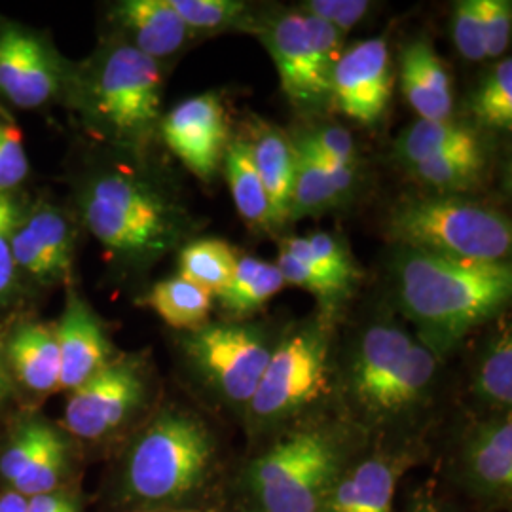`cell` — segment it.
<instances>
[{
    "mask_svg": "<svg viewBox=\"0 0 512 512\" xmlns=\"http://www.w3.org/2000/svg\"><path fill=\"white\" fill-rule=\"evenodd\" d=\"M219 471L217 433L198 414L169 406L129 440L114 497L128 512L194 511Z\"/></svg>",
    "mask_w": 512,
    "mask_h": 512,
    "instance_id": "1",
    "label": "cell"
},
{
    "mask_svg": "<svg viewBox=\"0 0 512 512\" xmlns=\"http://www.w3.org/2000/svg\"><path fill=\"white\" fill-rule=\"evenodd\" d=\"M395 277L401 310L439 361L511 302L509 262H469L401 247Z\"/></svg>",
    "mask_w": 512,
    "mask_h": 512,
    "instance_id": "2",
    "label": "cell"
},
{
    "mask_svg": "<svg viewBox=\"0 0 512 512\" xmlns=\"http://www.w3.org/2000/svg\"><path fill=\"white\" fill-rule=\"evenodd\" d=\"M366 448L368 433L351 420L296 423L241 467V512L321 511L338 478Z\"/></svg>",
    "mask_w": 512,
    "mask_h": 512,
    "instance_id": "3",
    "label": "cell"
},
{
    "mask_svg": "<svg viewBox=\"0 0 512 512\" xmlns=\"http://www.w3.org/2000/svg\"><path fill=\"white\" fill-rule=\"evenodd\" d=\"M439 359L397 321L363 330L349 353L344 391L361 429L395 425L427 403Z\"/></svg>",
    "mask_w": 512,
    "mask_h": 512,
    "instance_id": "4",
    "label": "cell"
},
{
    "mask_svg": "<svg viewBox=\"0 0 512 512\" xmlns=\"http://www.w3.org/2000/svg\"><path fill=\"white\" fill-rule=\"evenodd\" d=\"M82 217L112 255L129 262L156 260L179 245L183 211L164 192L131 173H103L82 196Z\"/></svg>",
    "mask_w": 512,
    "mask_h": 512,
    "instance_id": "5",
    "label": "cell"
},
{
    "mask_svg": "<svg viewBox=\"0 0 512 512\" xmlns=\"http://www.w3.org/2000/svg\"><path fill=\"white\" fill-rule=\"evenodd\" d=\"M332 382V325L321 315L285 334L264 368L243 418L251 437L281 433L308 420Z\"/></svg>",
    "mask_w": 512,
    "mask_h": 512,
    "instance_id": "6",
    "label": "cell"
},
{
    "mask_svg": "<svg viewBox=\"0 0 512 512\" xmlns=\"http://www.w3.org/2000/svg\"><path fill=\"white\" fill-rule=\"evenodd\" d=\"M387 236L403 249L469 262H505L512 245L511 220L454 194L401 200L387 217Z\"/></svg>",
    "mask_w": 512,
    "mask_h": 512,
    "instance_id": "7",
    "label": "cell"
},
{
    "mask_svg": "<svg viewBox=\"0 0 512 512\" xmlns=\"http://www.w3.org/2000/svg\"><path fill=\"white\" fill-rule=\"evenodd\" d=\"M162 86L156 59L116 44L97 57L88 76V116L116 143L143 147L160 122Z\"/></svg>",
    "mask_w": 512,
    "mask_h": 512,
    "instance_id": "8",
    "label": "cell"
},
{
    "mask_svg": "<svg viewBox=\"0 0 512 512\" xmlns=\"http://www.w3.org/2000/svg\"><path fill=\"white\" fill-rule=\"evenodd\" d=\"M184 359L220 403L245 412L255 395L277 340L255 323L219 321L188 330L181 340Z\"/></svg>",
    "mask_w": 512,
    "mask_h": 512,
    "instance_id": "9",
    "label": "cell"
},
{
    "mask_svg": "<svg viewBox=\"0 0 512 512\" xmlns=\"http://www.w3.org/2000/svg\"><path fill=\"white\" fill-rule=\"evenodd\" d=\"M148 393L147 359L143 355H118L69 393L63 431L86 442L110 440L143 410Z\"/></svg>",
    "mask_w": 512,
    "mask_h": 512,
    "instance_id": "10",
    "label": "cell"
},
{
    "mask_svg": "<svg viewBox=\"0 0 512 512\" xmlns=\"http://www.w3.org/2000/svg\"><path fill=\"white\" fill-rule=\"evenodd\" d=\"M454 475L478 505L486 509L511 505V414L488 416L467 427L454 459Z\"/></svg>",
    "mask_w": 512,
    "mask_h": 512,
    "instance_id": "11",
    "label": "cell"
},
{
    "mask_svg": "<svg viewBox=\"0 0 512 512\" xmlns=\"http://www.w3.org/2000/svg\"><path fill=\"white\" fill-rule=\"evenodd\" d=\"M418 461L414 444L366 448L338 478L319 512H393L397 488Z\"/></svg>",
    "mask_w": 512,
    "mask_h": 512,
    "instance_id": "12",
    "label": "cell"
},
{
    "mask_svg": "<svg viewBox=\"0 0 512 512\" xmlns=\"http://www.w3.org/2000/svg\"><path fill=\"white\" fill-rule=\"evenodd\" d=\"M391 88V59L384 37L368 38L344 50L330 76V99L361 124H376L382 118Z\"/></svg>",
    "mask_w": 512,
    "mask_h": 512,
    "instance_id": "13",
    "label": "cell"
},
{
    "mask_svg": "<svg viewBox=\"0 0 512 512\" xmlns=\"http://www.w3.org/2000/svg\"><path fill=\"white\" fill-rule=\"evenodd\" d=\"M165 145L196 177L213 179L228 147V126L219 95L202 93L179 103L160 122Z\"/></svg>",
    "mask_w": 512,
    "mask_h": 512,
    "instance_id": "14",
    "label": "cell"
},
{
    "mask_svg": "<svg viewBox=\"0 0 512 512\" xmlns=\"http://www.w3.org/2000/svg\"><path fill=\"white\" fill-rule=\"evenodd\" d=\"M272 55L283 92L298 109H317L330 101V86L319 73L302 14H281L260 29Z\"/></svg>",
    "mask_w": 512,
    "mask_h": 512,
    "instance_id": "15",
    "label": "cell"
},
{
    "mask_svg": "<svg viewBox=\"0 0 512 512\" xmlns=\"http://www.w3.org/2000/svg\"><path fill=\"white\" fill-rule=\"evenodd\" d=\"M61 73L54 54L33 33L0 29V93L21 109H37L54 97Z\"/></svg>",
    "mask_w": 512,
    "mask_h": 512,
    "instance_id": "16",
    "label": "cell"
},
{
    "mask_svg": "<svg viewBox=\"0 0 512 512\" xmlns=\"http://www.w3.org/2000/svg\"><path fill=\"white\" fill-rule=\"evenodd\" d=\"M54 330L61 363L59 391L71 393L116 357L105 325L76 293L69 294Z\"/></svg>",
    "mask_w": 512,
    "mask_h": 512,
    "instance_id": "17",
    "label": "cell"
},
{
    "mask_svg": "<svg viewBox=\"0 0 512 512\" xmlns=\"http://www.w3.org/2000/svg\"><path fill=\"white\" fill-rule=\"evenodd\" d=\"M12 255L19 272L42 283L69 274L73 264V230L54 207H40L21 217L12 236Z\"/></svg>",
    "mask_w": 512,
    "mask_h": 512,
    "instance_id": "18",
    "label": "cell"
},
{
    "mask_svg": "<svg viewBox=\"0 0 512 512\" xmlns=\"http://www.w3.org/2000/svg\"><path fill=\"white\" fill-rule=\"evenodd\" d=\"M2 359L14 384L18 382L37 395L59 391L61 363L52 327L38 323L21 325L10 334Z\"/></svg>",
    "mask_w": 512,
    "mask_h": 512,
    "instance_id": "19",
    "label": "cell"
},
{
    "mask_svg": "<svg viewBox=\"0 0 512 512\" xmlns=\"http://www.w3.org/2000/svg\"><path fill=\"white\" fill-rule=\"evenodd\" d=\"M71 446V437L42 416H27L12 429L0 450V484L18 490L50 459Z\"/></svg>",
    "mask_w": 512,
    "mask_h": 512,
    "instance_id": "20",
    "label": "cell"
},
{
    "mask_svg": "<svg viewBox=\"0 0 512 512\" xmlns=\"http://www.w3.org/2000/svg\"><path fill=\"white\" fill-rule=\"evenodd\" d=\"M293 148L296 164L287 220L321 215L348 202L357 186V165L329 169L304 148Z\"/></svg>",
    "mask_w": 512,
    "mask_h": 512,
    "instance_id": "21",
    "label": "cell"
},
{
    "mask_svg": "<svg viewBox=\"0 0 512 512\" xmlns=\"http://www.w3.org/2000/svg\"><path fill=\"white\" fill-rule=\"evenodd\" d=\"M401 84L406 101L420 114V120L452 118L450 74L427 40L406 46L401 59Z\"/></svg>",
    "mask_w": 512,
    "mask_h": 512,
    "instance_id": "22",
    "label": "cell"
},
{
    "mask_svg": "<svg viewBox=\"0 0 512 512\" xmlns=\"http://www.w3.org/2000/svg\"><path fill=\"white\" fill-rule=\"evenodd\" d=\"M114 16L128 31L131 46L156 61L179 52L192 35L169 0H126Z\"/></svg>",
    "mask_w": 512,
    "mask_h": 512,
    "instance_id": "23",
    "label": "cell"
},
{
    "mask_svg": "<svg viewBox=\"0 0 512 512\" xmlns=\"http://www.w3.org/2000/svg\"><path fill=\"white\" fill-rule=\"evenodd\" d=\"M256 171L266 188L272 226H281L289 217L291 192L294 183V148L277 128L258 124L253 139L249 141Z\"/></svg>",
    "mask_w": 512,
    "mask_h": 512,
    "instance_id": "24",
    "label": "cell"
},
{
    "mask_svg": "<svg viewBox=\"0 0 512 512\" xmlns=\"http://www.w3.org/2000/svg\"><path fill=\"white\" fill-rule=\"evenodd\" d=\"M471 393L490 416L511 414L512 334L511 325H501L488 338L476 359Z\"/></svg>",
    "mask_w": 512,
    "mask_h": 512,
    "instance_id": "25",
    "label": "cell"
},
{
    "mask_svg": "<svg viewBox=\"0 0 512 512\" xmlns=\"http://www.w3.org/2000/svg\"><path fill=\"white\" fill-rule=\"evenodd\" d=\"M222 165L241 219L256 228L272 226L270 200L256 171L249 141L239 137L228 141Z\"/></svg>",
    "mask_w": 512,
    "mask_h": 512,
    "instance_id": "26",
    "label": "cell"
},
{
    "mask_svg": "<svg viewBox=\"0 0 512 512\" xmlns=\"http://www.w3.org/2000/svg\"><path fill=\"white\" fill-rule=\"evenodd\" d=\"M285 287V279L277 264L255 256H239L230 283L219 296L220 306L236 319L266 306Z\"/></svg>",
    "mask_w": 512,
    "mask_h": 512,
    "instance_id": "27",
    "label": "cell"
},
{
    "mask_svg": "<svg viewBox=\"0 0 512 512\" xmlns=\"http://www.w3.org/2000/svg\"><path fill=\"white\" fill-rule=\"evenodd\" d=\"M147 304L169 327L188 332L207 323L213 294L177 275L156 283L148 293Z\"/></svg>",
    "mask_w": 512,
    "mask_h": 512,
    "instance_id": "28",
    "label": "cell"
},
{
    "mask_svg": "<svg viewBox=\"0 0 512 512\" xmlns=\"http://www.w3.org/2000/svg\"><path fill=\"white\" fill-rule=\"evenodd\" d=\"M473 129L450 120H418L397 141V152L408 165L420 164L458 148L478 145Z\"/></svg>",
    "mask_w": 512,
    "mask_h": 512,
    "instance_id": "29",
    "label": "cell"
},
{
    "mask_svg": "<svg viewBox=\"0 0 512 512\" xmlns=\"http://www.w3.org/2000/svg\"><path fill=\"white\" fill-rule=\"evenodd\" d=\"M239 256L222 239H198L186 245L179 255V277L220 294L230 283Z\"/></svg>",
    "mask_w": 512,
    "mask_h": 512,
    "instance_id": "30",
    "label": "cell"
},
{
    "mask_svg": "<svg viewBox=\"0 0 512 512\" xmlns=\"http://www.w3.org/2000/svg\"><path fill=\"white\" fill-rule=\"evenodd\" d=\"M484 150L482 145L458 148L437 158L410 165L412 175L425 184L435 188L439 194H454L473 188L482 179L484 173Z\"/></svg>",
    "mask_w": 512,
    "mask_h": 512,
    "instance_id": "31",
    "label": "cell"
},
{
    "mask_svg": "<svg viewBox=\"0 0 512 512\" xmlns=\"http://www.w3.org/2000/svg\"><path fill=\"white\" fill-rule=\"evenodd\" d=\"M281 251L300 258L319 274L329 277L349 293L351 285L357 281L359 270L349 256L348 249L340 239L327 232H315L308 238H289L281 243Z\"/></svg>",
    "mask_w": 512,
    "mask_h": 512,
    "instance_id": "32",
    "label": "cell"
},
{
    "mask_svg": "<svg viewBox=\"0 0 512 512\" xmlns=\"http://www.w3.org/2000/svg\"><path fill=\"white\" fill-rule=\"evenodd\" d=\"M476 118L488 128L511 129L512 59L503 57L488 74L473 99Z\"/></svg>",
    "mask_w": 512,
    "mask_h": 512,
    "instance_id": "33",
    "label": "cell"
},
{
    "mask_svg": "<svg viewBox=\"0 0 512 512\" xmlns=\"http://www.w3.org/2000/svg\"><path fill=\"white\" fill-rule=\"evenodd\" d=\"M169 4L190 31H217L238 25L249 10L239 0H169Z\"/></svg>",
    "mask_w": 512,
    "mask_h": 512,
    "instance_id": "34",
    "label": "cell"
},
{
    "mask_svg": "<svg viewBox=\"0 0 512 512\" xmlns=\"http://www.w3.org/2000/svg\"><path fill=\"white\" fill-rule=\"evenodd\" d=\"M277 268L285 279V285L289 283L294 287H300V289H304V291H308V293L319 298V302L325 308V317H329L330 311L334 310L340 304V300L348 294L340 285L330 281L329 277L319 274L317 270L310 268L306 262H302L300 258L289 255L285 251L279 253Z\"/></svg>",
    "mask_w": 512,
    "mask_h": 512,
    "instance_id": "35",
    "label": "cell"
},
{
    "mask_svg": "<svg viewBox=\"0 0 512 512\" xmlns=\"http://www.w3.org/2000/svg\"><path fill=\"white\" fill-rule=\"evenodd\" d=\"M298 147L310 152L311 156L319 164L334 169V167H346L355 165V141L348 129L340 126H325L315 129L308 135H304L298 143Z\"/></svg>",
    "mask_w": 512,
    "mask_h": 512,
    "instance_id": "36",
    "label": "cell"
},
{
    "mask_svg": "<svg viewBox=\"0 0 512 512\" xmlns=\"http://www.w3.org/2000/svg\"><path fill=\"white\" fill-rule=\"evenodd\" d=\"M29 175V162L18 124L0 114V194H10Z\"/></svg>",
    "mask_w": 512,
    "mask_h": 512,
    "instance_id": "37",
    "label": "cell"
},
{
    "mask_svg": "<svg viewBox=\"0 0 512 512\" xmlns=\"http://www.w3.org/2000/svg\"><path fill=\"white\" fill-rule=\"evenodd\" d=\"M452 38L459 54L469 61L486 59L484 33L480 21L478 0H461L454 8Z\"/></svg>",
    "mask_w": 512,
    "mask_h": 512,
    "instance_id": "38",
    "label": "cell"
},
{
    "mask_svg": "<svg viewBox=\"0 0 512 512\" xmlns=\"http://www.w3.org/2000/svg\"><path fill=\"white\" fill-rule=\"evenodd\" d=\"M486 57H501L509 48L512 4L509 0H478Z\"/></svg>",
    "mask_w": 512,
    "mask_h": 512,
    "instance_id": "39",
    "label": "cell"
},
{
    "mask_svg": "<svg viewBox=\"0 0 512 512\" xmlns=\"http://www.w3.org/2000/svg\"><path fill=\"white\" fill-rule=\"evenodd\" d=\"M302 16H304L308 35H310L311 50L315 55L319 73L330 86L332 71H334L338 59L344 54V33H340L338 29H334L323 19L311 18L306 14H302Z\"/></svg>",
    "mask_w": 512,
    "mask_h": 512,
    "instance_id": "40",
    "label": "cell"
},
{
    "mask_svg": "<svg viewBox=\"0 0 512 512\" xmlns=\"http://www.w3.org/2000/svg\"><path fill=\"white\" fill-rule=\"evenodd\" d=\"M18 205L12 200L10 194H0V300L8 296L14 289L16 281V262L12 255V236L18 226Z\"/></svg>",
    "mask_w": 512,
    "mask_h": 512,
    "instance_id": "41",
    "label": "cell"
},
{
    "mask_svg": "<svg viewBox=\"0 0 512 512\" xmlns=\"http://www.w3.org/2000/svg\"><path fill=\"white\" fill-rule=\"evenodd\" d=\"M370 10L366 0H310L302 4V14L323 19L340 33H348Z\"/></svg>",
    "mask_w": 512,
    "mask_h": 512,
    "instance_id": "42",
    "label": "cell"
},
{
    "mask_svg": "<svg viewBox=\"0 0 512 512\" xmlns=\"http://www.w3.org/2000/svg\"><path fill=\"white\" fill-rule=\"evenodd\" d=\"M29 512H84L82 499L74 486L29 499Z\"/></svg>",
    "mask_w": 512,
    "mask_h": 512,
    "instance_id": "43",
    "label": "cell"
},
{
    "mask_svg": "<svg viewBox=\"0 0 512 512\" xmlns=\"http://www.w3.org/2000/svg\"><path fill=\"white\" fill-rule=\"evenodd\" d=\"M404 512H456V509L431 484H425L410 497Z\"/></svg>",
    "mask_w": 512,
    "mask_h": 512,
    "instance_id": "44",
    "label": "cell"
},
{
    "mask_svg": "<svg viewBox=\"0 0 512 512\" xmlns=\"http://www.w3.org/2000/svg\"><path fill=\"white\" fill-rule=\"evenodd\" d=\"M0 512H29V499L14 490H0Z\"/></svg>",
    "mask_w": 512,
    "mask_h": 512,
    "instance_id": "45",
    "label": "cell"
},
{
    "mask_svg": "<svg viewBox=\"0 0 512 512\" xmlns=\"http://www.w3.org/2000/svg\"><path fill=\"white\" fill-rule=\"evenodd\" d=\"M12 393H14V382H12L8 368L4 365V359L0 355V408L10 401Z\"/></svg>",
    "mask_w": 512,
    "mask_h": 512,
    "instance_id": "46",
    "label": "cell"
},
{
    "mask_svg": "<svg viewBox=\"0 0 512 512\" xmlns=\"http://www.w3.org/2000/svg\"><path fill=\"white\" fill-rule=\"evenodd\" d=\"M164 512H196V511H164Z\"/></svg>",
    "mask_w": 512,
    "mask_h": 512,
    "instance_id": "47",
    "label": "cell"
},
{
    "mask_svg": "<svg viewBox=\"0 0 512 512\" xmlns=\"http://www.w3.org/2000/svg\"><path fill=\"white\" fill-rule=\"evenodd\" d=\"M239 512H241V511H239Z\"/></svg>",
    "mask_w": 512,
    "mask_h": 512,
    "instance_id": "48",
    "label": "cell"
}]
</instances>
